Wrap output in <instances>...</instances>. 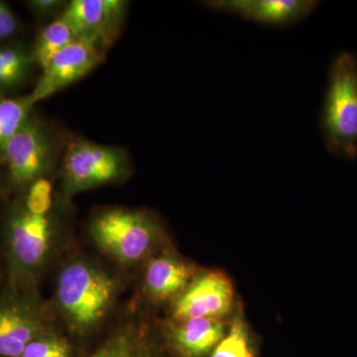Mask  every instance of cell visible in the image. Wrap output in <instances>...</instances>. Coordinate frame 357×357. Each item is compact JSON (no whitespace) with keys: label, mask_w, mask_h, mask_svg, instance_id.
Returning a JSON list of instances; mask_svg holds the SVG:
<instances>
[{"label":"cell","mask_w":357,"mask_h":357,"mask_svg":"<svg viewBox=\"0 0 357 357\" xmlns=\"http://www.w3.org/2000/svg\"><path fill=\"white\" fill-rule=\"evenodd\" d=\"M105 54L84 40L79 39L70 44L56 55L42 72L36 86L29 93L33 102L36 105L47 100L83 79L102 64Z\"/></svg>","instance_id":"cell-10"},{"label":"cell","mask_w":357,"mask_h":357,"mask_svg":"<svg viewBox=\"0 0 357 357\" xmlns=\"http://www.w3.org/2000/svg\"><path fill=\"white\" fill-rule=\"evenodd\" d=\"M89 231L95 243L117 261L133 264L165 241L158 218L148 211L112 208L96 213Z\"/></svg>","instance_id":"cell-4"},{"label":"cell","mask_w":357,"mask_h":357,"mask_svg":"<svg viewBox=\"0 0 357 357\" xmlns=\"http://www.w3.org/2000/svg\"><path fill=\"white\" fill-rule=\"evenodd\" d=\"M74 351L68 338L49 330L29 342L20 357H73Z\"/></svg>","instance_id":"cell-19"},{"label":"cell","mask_w":357,"mask_h":357,"mask_svg":"<svg viewBox=\"0 0 357 357\" xmlns=\"http://www.w3.org/2000/svg\"><path fill=\"white\" fill-rule=\"evenodd\" d=\"M213 10L238 16L259 24L287 27L306 20L319 6L314 0H211Z\"/></svg>","instance_id":"cell-11"},{"label":"cell","mask_w":357,"mask_h":357,"mask_svg":"<svg viewBox=\"0 0 357 357\" xmlns=\"http://www.w3.org/2000/svg\"><path fill=\"white\" fill-rule=\"evenodd\" d=\"M234 286L223 272L213 270L195 276L176 298L173 318L176 321L192 319H220L231 309Z\"/></svg>","instance_id":"cell-9"},{"label":"cell","mask_w":357,"mask_h":357,"mask_svg":"<svg viewBox=\"0 0 357 357\" xmlns=\"http://www.w3.org/2000/svg\"><path fill=\"white\" fill-rule=\"evenodd\" d=\"M158 333L146 321H130L117 326L86 357H166Z\"/></svg>","instance_id":"cell-12"},{"label":"cell","mask_w":357,"mask_h":357,"mask_svg":"<svg viewBox=\"0 0 357 357\" xmlns=\"http://www.w3.org/2000/svg\"><path fill=\"white\" fill-rule=\"evenodd\" d=\"M30 11L38 18H49L60 15L67 6V2L62 0H29L25 2Z\"/></svg>","instance_id":"cell-20"},{"label":"cell","mask_w":357,"mask_h":357,"mask_svg":"<svg viewBox=\"0 0 357 357\" xmlns=\"http://www.w3.org/2000/svg\"><path fill=\"white\" fill-rule=\"evenodd\" d=\"M49 330L33 288L11 286L0 300V357H20L29 342Z\"/></svg>","instance_id":"cell-7"},{"label":"cell","mask_w":357,"mask_h":357,"mask_svg":"<svg viewBox=\"0 0 357 357\" xmlns=\"http://www.w3.org/2000/svg\"><path fill=\"white\" fill-rule=\"evenodd\" d=\"M211 357H255L241 312H237L229 332L215 347Z\"/></svg>","instance_id":"cell-18"},{"label":"cell","mask_w":357,"mask_h":357,"mask_svg":"<svg viewBox=\"0 0 357 357\" xmlns=\"http://www.w3.org/2000/svg\"><path fill=\"white\" fill-rule=\"evenodd\" d=\"M34 66L32 48L20 43L0 45V93L25 83Z\"/></svg>","instance_id":"cell-16"},{"label":"cell","mask_w":357,"mask_h":357,"mask_svg":"<svg viewBox=\"0 0 357 357\" xmlns=\"http://www.w3.org/2000/svg\"><path fill=\"white\" fill-rule=\"evenodd\" d=\"M194 268L171 251H164L148 263L144 284L152 299L178 297L194 279Z\"/></svg>","instance_id":"cell-13"},{"label":"cell","mask_w":357,"mask_h":357,"mask_svg":"<svg viewBox=\"0 0 357 357\" xmlns=\"http://www.w3.org/2000/svg\"><path fill=\"white\" fill-rule=\"evenodd\" d=\"M0 154L6 162L11 184L26 190L50 173L57 155V144L47 124L32 114Z\"/></svg>","instance_id":"cell-6"},{"label":"cell","mask_w":357,"mask_h":357,"mask_svg":"<svg viewBox=\"0 0 357 357\" xmlns=\"http://www.w3.org/2000/svg\"><path fill=\"white\" fill-rule=\"evenodd\" d=\"M31 96L0 98V153L33 114Z\"/></svg>","instance_id":"cell-17"},{"label":"cell","mask_w":357,"mask_h":357,"mask_svg":"<svg viewBox=\"0 0 357 357\" xmlns=\"http://www.w3.org/2000/svg\"><path fill=\"white\" fill-rule=\"evenodd\" d=\"M18 30V20L6 2L0 1V42L10 38Z\"/></svg>","instance_id":"cell-21"},{"label":"cell","mask_w":357,"mask_h":357,"mask_svg":"<svg viewBox=\"0 0 357 357\" xmlns=\"http://www.w3.org/2000/svg\"><path fill=\"white\" fill-rule=\"evenodd\" d=\"M220 319H192L177 321L168 328L167 340L181 357H204L225 337Z\"/></svg>","instance_id":"cell-14"},{"label":"cell","mask_w":357,"mask_h":357,"mask_svg":"<svg viewBox=\"0 0 357 357\" xmlns=\"http://www.w3.org/2000/svg\"><path fill=\"white\" fill-rule=\"evenodd\" d=\"M326 148L340 158H357V58L338 54L331 66L321 115Z\"/></svg>","instance_id":"cell-3"},{"label":"cell","mask_w":357,"mask_h":357,"mask_svg":"<svg viewBox=\"0 0 357 357\" xmlns=\"http://www.w3.org/2000/svg\"><path fill=\"white\" fill-rule=\"evenodd\" d=\"M128 6L124 0H73L62 16L77 38L107 53L121 36Z\"/></svg>","instance_id":"cell-8"},{"label":"cell","mask_w":357,"mask_h":357,"mask_svg":"<svg viewBox=\"0 0 357 357\" xmlns=\"http://www.w3.org/2000/svg\"><path fill=\"white\" fill-rule=\"evenodd\" d=\"M57 230L55 208L33 211L22 201L14 206L6 222L11 286L33 288L51 255Z\"/></svg>","instance_id":"cell-2"},{"label":"cell","mask_w":357,"mask_h":357,"mask_svg":"<svg viewBox=\"0 0 357 357\" xmlns=\"http://www.w3.org/2000/svg\"><path fill=\"white\" fill-rule=\"evenodd\" d=\"M116 292V282L107 272L93 263L75 260L59 274L56 296L70 328L86 335L109 314Z\"/></svg>","instance_id":"cell-1"},{"label":"cell","mask_w":357,"mask_h":357,"mask_svg":"<svg viewBox=\"0 0 357 357\" xmlns=\"http://www.w3.org/2000/svg\"><path fill=\"white\" fill-rule=\"evenodd\" d=\"M77 40L79 38L74 28L61 13L55 20L45 25L37 34L32 47L35 65L43 72L56 55Z\"/></svg>","instance_id":"cell-15"},{"label":"cell","mask_w":357,"mask_h":357,"mask_svg":"<svg viewBox=\"0 0 357 357\" xmlns=\"http://www.w3.org/2000/svg\"><path fill=\"white\" fill-rule=\"evenodd\" d=\"M130 171V158L124 148L73 138L62 160L63 189L73 196L126 180Z\"/></svg>","instance_id":"cell-5"}]
</instances>
